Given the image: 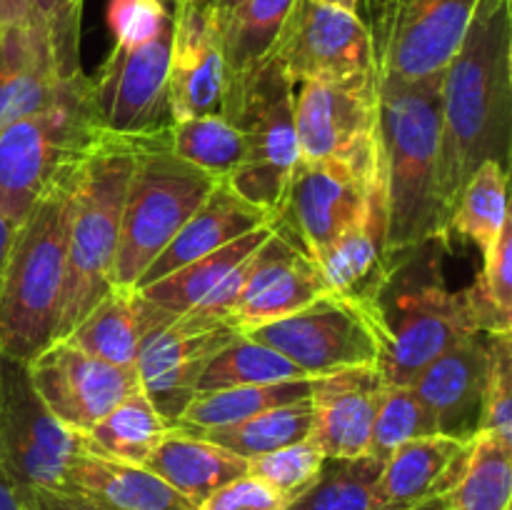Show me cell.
Masks as SVG:
<instances>
[{"label":"cell","instance_id":"cell-41","mask_svg":"<svg viewBox=\"0 0 512 510\" xmlns=\"http://www.w3.org/2000/svg\"><path fill=\"white\" fill-rule=\"evenodd\" d=\"M485 390L478 430L512 440V333L485 335Z\"/></svg>","mask_w":512,"mask_h":510},{"label":"cell","instance_id":"cell-26","mask_svg":"<svg viewBox=\"0 0 512 510\" xmlns=\"http://www.w3.org/2000/svg\"><path fill=\"white\" fill-rule=\"evenodd\" d=\"M173 320L148 303L133 285H110L65 340L105 363L135 365L143 340Z\"/></svg>","mask_w":512,"mask_h":510},{"label":"cell","instance_id":"cell-22","mask_svg":"<svg viewBox=\"0 0 512 510\" xmlns=\"http://www.w3.org/2000/svg\"><path fill=\"white\" fill-rule=\"evenodd\" d=\"M330 293L355 300L370 310L375 293L390 268L388 253V193H385L383 150L380 170L363 215L315 258Z\"/></svg>","mask_w":512,"mask_h":510},{"label":"cell","instance_id":"cell-45","mask_svg":"<svg viewBox=\"0 0 512 510\" xmlns=\"http://www.w3.org/2000/svg\"><path fill=\"white\" fill-rule=\"evenodd\" d=\"M28 500L30 510H115L88 495L73 493V490L33 488L28 490Z\"/></svg>","mask_w":512,"mask_h":510},{"label":"cell","instance_id":"cell-24","mask_svg":"<svg viewBox=\"0 0 512 510\" xmlns=\"http://www.w3.org/2000/svg\"><path fill=\"white\" fill-rule=\"evenodd\" d=\"M470 440L425 435L395 448L380 468L375 510H413L445 498L463 475Z\"/></svg>","mask_w":512,"mask_h":510},{"label":"cell","instance_id":"cell-39","mask_svg":"<svg viewBox=\"0 0 512 510\" xmlns=\"http://www.w3.org/2000/svg\"><path fill=\"white\" fill-rule=\"evenodd\" d=\"M438 435V423L423 400L415 395L413 385H390L380 400L373 423L368 455L385 460L395 448L415 438Z\"/></svg>","mask_w":512,"mask_h":510},{"label":"cell","instance_id":"cell-9","mask_svg":"<svg viewBox=\"0 0 512 510\" xmlns=\"http://www.w3.org/2000/svg\"><path fill=\"white\" fill-rule=\"evenodd\" d=\"M378 170L380 148L368 165L300 158L290 170L270 225L315 260L363 215Z\"/></svg>","mask_w":512,"mask_h":510},{"label":"cell","instance_id":"cell-16","mask_svg":"<svg viewBox=\"0 0 512 510\" xmlns=\"http://www.w3.org/2000/svg\"><path fill=\"white\" fill-rule=\"evenodd\" d=\"M25 368L45 408L75 433H88L140 388L135 365L105 363L65 338L53 340Z\"/></svg>","mask_w":512,"mask_h":510},{"label":"cell","instance_id":"cell-43","mask_svg":"<svg viewBox=\"0 0 512 510\" xmlns=\"http://www.w3.org/2000/svg\"><path fill=\"white\" fill-rule=\"evenodd\" d=\"M480 288L485 290L490 300L512 315V220H505L498 238L490 245L488 253H483V270L475 278Z\"/></svg>","mask_w":512,"mask_h":510},{"label":"cell","instance_id":"cell-36","mask_svg":"<svg viewBox=\"0 0 512 510\" xmlns=\"http://www.w3.org/2000/svg\"><path fill=\"white\" fill-rule=\"evenodd\" d=\"M380 468L383 460L373 455L325 458L318 478L285 510H375Z\"/></svg>","mask_w":512,"mask_h":510},{"label":"cell","instance_id":"cell-14","mask_svg":"<svg viewBox=\"0 0 512 510\" xmlns=\"http://www.w3.org/2000/svg\"><path fill=\"white\" fill-rule=\"evenodd\" d=\"M378 73L295 85V135L303 160L368 165L380 148Z\"/></svg>","mask_w":512,"mask_h":510},{"label":"cell","instance_id":"cell-50","mask_svg":"<svg viewBox=\"0 0 512 510\" xmlns=\"http://www.w3.org/2000/svg\"><path fill=\"white\" fill-rule=\"evenodd\" d=\"M320 3L338 5V8H345V10H353V13H358V0H320Z\"/></svg>","mask_w":512,"mask_h":510},{"label":"cell","instance_id":"cell-8","mask_svg":"<svg viewBox=\"0 0 512 510\" xmlns=\"http://www.w3.org/2000/svg\"><path fill=\"white\" fill-rule=\"evenodd\" d=\"M220 115L243 138V163L228 183L273 218L290 170L300 160L295 85L268 55L250 68L228 73Z\"/></svg>","mask_w":512,"mask_h":510},{"label":"cell","instance_id":"cell-3","mask_svg":"<svg viewBox=\"0 0 512 510\" xmlns=\"http://www.w3.org/2000/svg\"><path fill=\"white\" fill-rule=\"evenodd\" d=\"M378 130L388 193V253L445 240L435 193L443 125V73L425 80H378Z\"/></svg>","mask_w":512,"mask_h":510},{"label":"cell","instance_id":"cell-47","mask_svg":"<svg viewBox=\"0 0 512 510\" xmlns=\"http://www.w3.org/2000/svg\"><path fill=\"white\" fill-rule=\"evenodd\" d=\"M33 13L35 0H0V30L28 23Z\"/></svg>","mask_w":512,"mask_h":510},{"label":"cell","instance_id":"cell-48","mask_svg":"<svg viewBox=\"0 0 512 510\" xmlns=\"http://www.w3.org/2000/svg\"><path fill=\"white\" fill-rule=\"evenodd\" d=\"M13 235H15V228L3 218V215H0V283H3L5 263H8V253H10V245H13Z\"/></svg>","mask_w":512,"mask_h":510},{"label":"cell","instance_id":"cell-12","mask_svg":"<svg viewBox=\"0 0 512 510\" xmlns=\"http://www.w3.org/2000/svg\"><path fill=\"white\" fill-rule=\"evenodd\" d=\"M80 433L65 428L40 400L28 368L0 355V465L25 490H60Z\"/></svg>","mask_w":512,"mask_h":510},{"label":"cell","instance_id":"cell-29","mask_svg":"<svg viewBox=\"0 0 512 510\" xmlns=\"http://www.w3.org/2000/svg\"><path fill=\"white\" fill-rule=\"evenodd\" d=\"M270 235H273V225L270 223L258 230H250L243 238L233 240V243L223 245V248L173 270V273L155 280V283L143 285V288H138V293L148 303H153L155 308L168 313L170 318H178V315L188 313L193 305H198L225 275L233 273L245 258H250Z\"/></svg>","mask_w":512,"mask_h":510},{"label":"cell","instance_id":"cell-25","mask_svg":"<svg viewBox=\"0 0 512 510\" xmlns=\"http://www.w3.org/2000/svg\"><path fill=\"white\" fill-rule=\"evenodd\" d=\"M270 223L268 210L258 208L255 203L245 200L228 180H220L208 198L198 205L193 215L183 223V228L173 235L168 245L160 250L158 258L145 268L135 288L155 283L173 270L243 238L250 230H258Z\"/></svg>","mask_w":512,"mask_h":510},{"label":"cell","instance_id":"cell-42","mask_svg":"<svg viewBox=\"0 0 512 510\" xmlns=\"http://www.w3.org/2000/svg\"><path fill=\"white\" fill-rule=\"evenodd\" d=\"M35 13L48 23L60 60L80 70V15L83 0H35Z\"/></svg>","mask_w":512,"mask_h":510},{"label":"cell","instance_id":"cell-2","mask_svg":"<svg viewBox=\"0 0 512 510\" xmlns=\"http://www.w3.org/2000/svg\"><path fill=\"white\" fill-rule=\"evenodd\" d=\"M448 250V240L430 238L393 253L370 303L380 335L378 368L390 385H413L420 370L443 350L478 333L465 290L453 293L445 280L443 255Z\"/></svg>","mask_w":512,"mask_h":510},{"label":"cell","instance_id":"cell-18","mask_svg":"<svg viewBox=\"0 0 512 510\" xmlns=\"http://www.w3.org/2000/svg\"><path fill=\"white\" fill-rule=\"evenodd\" d=\"M385 388L388 380L378 365H360L310 378V443L318 445L325 458L368 455Z\"/></svg>","mask_w":512,"mask_h":510},{"label":"cell","instance_id":"cell-37","mask_svg":"<svg viewBox=\"0 0 512 510\" xmlns=\"http://www.w3.org/2000/svg\"><path fill=\"white\" fill-rule=\"evenodd\" d=\"M170 150L218 180H228L243 163V138L220 113L175 120L170 125Z\"/></svg>","mask_w":512,"mask_h":510},{"label":"cell","instance_id":"cell-1","mask_svg":"<svg viewBox=\"0 0 512 510\" xmlns=\"http://www.w3.org/2000/svg\"><path fill=\"white\" fill-rule=\"evenodd\" d=\"M512 3L478 0L458 53L443 70L438 193L443 223L470 175L493 160L510 173Z\"/></svg>","mask_w":512,"mask_h":510},{"label":"cell","instance_id":"cell-21","mask_svg":"<svg viewBox=\"0 0 512 510\" xmlns=\"http://www.w3.org/2000/svg\"><path fill=\"white\" fill-rule=\"evenodd\" d=\"M323 293H330V288L318 263L273 230L255 253L243 298L230 315V325L245 333L255 325L295 313Z\"/></svg>","mask_w":512,"mask_h":510},{"label":"cell","instance_id":"cell-15","mask_svg":"<svg viewBox=\"0 0 512 510\" xmlns=\"http://www.w3.org/2000/svg\"><path fill=\"white\" fill-rule=\"evenodd\" d=\"M173 18L138 45H113L93 75L105 130L125 135L158 133L173 125L168 108V68Z\"/></svg>","mask_w":512,"mask_h":510},{"label":"cell","instance_id":"cell-32","mask_svg":"<svg viewBox=\"0 0 512 510\" xmlns=\"http://www.w3.org/2000/svg\"><path fill=\"white\" fill-rule=\"evenodd\" d=\"M512 440L490 430L470 438L468 463L455 488L445 495L448 510H510Z\"/></svg>","mask_w":512,"mask_h":510},{"label":"cell","instance_id":"cell-28","mask_svg":"<svg viewBox=\"0 0 512 510\" xmlns=\"http://www.w3.org/2000/svg\"><path fill=\"white\" fill-rule=\"evenodd\" d=\"M145 468L153 470L190 503L200 505L210 493L248 473V458L188 430L170 428L145 460Z\"/></svg>","mask_w":512,"mask_h":510},{"label":"cell","instance_id":"cell-46","mask_svg":"<svg viewBox=\"0 0 512 510\" xmlns=\"http://www.w3.org/2000/svg\"><path fill=\"white\" fill-rule=\"evenodd\" d=\"M0 510H30L28 490L20 488L0 465Z\"/></svg>","mask_w":512,"mask_h":510},{"label":"cell","instance_id":"cell-20","mask_svg":"<svg viewBox=\"0 0 512 510\" xmlns=\"http://www.w3.org/2000/svg\"><path fill=\"white\" fill-rule=\"evenodd\" d=\"M83 68L60 60L48 23L33 13L23 25L0 30V128L53 105Z\"/></svg>","mask_w":512,"mask_h":510},{"label":"cell","instance_id":"cell-33","mask_svg":"<svg viewBox=\"0 0 512 510\" xmlns=\"http://www.w3.org/2000/svg\"><path fill=\"white\" fill-rule=\"evenodd\" d=\"M310 398V378L285 380L270 385H238V388L210 390L198 393L183 410L173 428L200 430L233 425L245 418L263 413V410L280 408V405L298 403Z\"/></svg>","mask_w":512,"mask_h":510},{"label":"cell","instance_id":"cell-5","mask_svg":"<svg viewBox=\"0 0 512 510\" xmlns=\"http://www.w3.org/2000/svg\"><path fill=\"white\" fill-rule=\"evenodd\" d=\"M140 135L105 130L75 178L68 225L63 305L58 333L65 338L78 320L110 290V270L120 240L125 190L135 165Z\"/></svg>","mask_w":512,"mask_h":510},{"label":"cell","instance_id":"cell-23","mask_svg":"<svg viewBox=\"0 0 512 510\" xmlns=\"http://www.w3.org/2000/svg\"><path fill=\"white\" fill-rule=\"evenodd\" d=\"M485 335H465L420 370L413 390L433 413L440 435L470 440L478 433L485 390Z\"/></svg>","mask_w":512,"mask_h":510},{"label":"cell","instance_id":"cell-17","mask_svg":"<svg viewBox=\"0 0 512 510\" xmlns=\"http://www.w3.org/2000/svg\"><path fill=\"white\" fill-rule=\"evenodd\" d=\"M228 65L223 20L205 0H173V45L168 68L170 120L220 113Z\"/></svg>","mask_w":512,"mask_h":510},{"label":"cell","instance_id":"cell-27","mask_svg":"<svg viewBox=\"0 0 512 510\" xmlns=\"http://www.w3.org/2000/svg\"><path fill=\"white\" fill-rule=\"evenodd\" d=\"M60 490L88 495L115 510H198L145 465L98 458L85 450L70 460Z\"/></svg>","mask_w":512,"mask_h":510},{"label":"cell","instance_id":"cell-6","mask_svg":"<svg viewBox=\"0 0 512 510\" xmlns=\"http://www.w3.org/2000/svg\"><path fill=\"white\" fill-rule=\"evenodd\" d=\"M103 135L93 78L85 73L53 105L0 128V215L18 228Z\"/></svg>","mask_w":512,"mask_h":510},{"label":"cell","instance_id":"cell-10","mask_svg":"<svg viewBox=\"0 0 512 510\" xmlns=\"http://www.w3.org/2000/svg\"><path fill=\"white\" fill-rule=\"evenodd\" d=\"M245 335L278 350L308 378L380 363L373 313L338 293H323L295 313L245 330Z\"/></svg>","mask_w":512,"mask_h":510},{"label":"cell","instance_id":"cell-13","mask_svg":"<svg viewBox=\"0 0 512 510\" xmlns=\"http://www.w3.org/2000/svg\"><path fill=\"white\" fill-rule=\"evenodd\" d=\"M270 55L293 85L378 73L368 23L320 0H295Z\"/></svg>","mask_w":512,"mask_h":510},{"label":"cell","instance_id":"cell-44","mask_svg":"<svg viewBox=\"0 0 512 510\" xmlns=\"http://www.w3.org/2000/svg\"><path fill=\"white\" fill-rule=\"evenodd\" d=\"M288 500L253 475H240L210 493L198 510H285Z\"/></svg>","mask_w":512,"mask_h":510},{"label":"cell","instance_id":"cell-49","mask_svg":"<svg viewBox=\"0 0 512 510\" xmlns=\"http://www.w3.org/2000/svg\"><path fill=\"white\" fill-rule=\"evenodd\" d=\"M205 3H208V5H210V8H213V10H215V13H218V15H220V20H223V18H225V15H228V13H230V10H233V8H235V5H238V3H240V0H205Z\"/></svg>","mask_w":512,"mask_h":510},{"label":"cell","instance_id":"cell-35","mask_svg":"<svg viewBox=\"0 0 512 510\" xmlns=\"http://www.w3.org/2000/svg\"><path fill=\"white\" fill-rule=\"evenodd\" d=\"M303 378H308V375H303V370L295 368L278 350L258 343L250 335L238 333L205 365L195 395L210 393V390L238 388V385H270Z\"/></svg>","mask_w":512,"mask_h":510},{"label":"cell","instance_id":"cell-11","mask_svg":"<svg viewBox=\"0 0 512 510\" xmlns=\"http://www.w3.org/2000/svg\"><path fill=\"white\" fill-rule=\"evenodd\" d=\"M478 0H370L378 80L440 75L465 38Z\"/></svg>","mask_w":512,"mask_h":510},{"label":"cell","instance_id":"cell-51","mask_svg":"<svg viewBox=\"0 0 512 510\" xmlns=\"http://www.w3.org/2000/svg\"><path fill=\"white\" fill-rule=\"evenodd\" d=\"M413 510H448V503H445V498H435V500H430V503L418 505V508H413Z\"/></svg>","mask_w":512,"mask_h":510},{"label":"cell","instance_id":"cell-19","mask_svg":"<svg viewBox=\"0 0 512 510\" xmlns=\"http://www.w3.org/2000/svg\"><path fill=\"white\" fill-rule=\"evenodd\" d=\"M238 333L240 330L230 325L193 333L173 320L143 340L135 360L140 390L155 405L168 428L178 423L183 410L195 398L198 380L210 358Z\"/></svg>","mask_w":512,"mask_h":510},{"label":"cell","instance_id":"cell-40","mask_svg":"<svg viewBox=\"0 0 512 510\" xmlns=\"http://www.w3.org/2000/svg\"><path fill=\"white\" fill-rule=\"evenodd\" d=\"M325 455L320 453L318 445L310 440L285 445V448L273 450V453L258 455L248 460V475L263 480L265 485L283 495L285 500H295L300 493L310 488L323 468Z\"/></svg>","mask_w":512,"mask_h":510},{"label":"cell","instance_id":"cell-34","mask_svg":"<svg viewBox=\"0 0 512 510\" xmlns=\"http://www.w3.org/2000/svg\"><path fill=\"white\" fill-rule=\"evenodd\" d=\"M310 430H313V405H310V398H305L298 403L263 410V413L240 420V423L188 430V433L200 435V438L250 460L285 448V445L308 440Z\"/></svg>","mask_w":512,"mask_h":510},{"label":"cell","instance_id":"cell-31","mask_svg":"<svg viewBox=\"0 0 512 510\" xmlns=\"http://www.w3.org/2000/svg\"><path fill=\"white\" fill-rule=\"evenodd\" d=\"M508 170L488 160L480 165L450 208L445 223V240L478 245L480 253H488L490 245L498 238L500 228L510 218L508 210Z\"/></svg>","mask_w":512,"mask_h":510},{"label":"cell","instance_id":"cell-30","mask_svg":"<svg viewBox=\"0 0 512 510\" xmlns=\"http://www.w3.org/2000/svg\"><path fill=\"white\" fill-rule=\"evenodd\" d=\"M168 430V423L138 388L123 403L115 405L103 420H98L88 433H80V445L85 453L98 458L145 465Z\"/></svg>","mask_w":512,"mask_h":510},{"label":"cell","instance_id":"cell-4","mask_svg":"<svg viewBox=\"0 0 512 510\" xmlns=\"http://www.w3.org/2000/svg\"><path fill=\"white\" fill-rule=\"evenodd\" d=\"M78 170L60 180L15 228L0 283V355L15 363L28 365L58 333Z\"/></svg>","mask_w":512,"mask_h":510},{"label":"cell","instance_id":"cell-7","mask_svg":"<svg viewBox=\"0 0 512 510\" xmlns=\"http://www.w3.org/2000/svg\"><path fill=\"white\" fill-rule=\"evenodd\" d=\"M220 180L170 150V128L140 135L110 283L133 285Z\"/></svg>","mask_w":512,"mask_h":510},{"label":"cell","instance_id":"cell-38","mask_svg":"<svg viewBox=\"0 0 512 510\" xmlns=\"http://www.w3.org/2000/svg\"><path fill=\"white\" fill-rule=\"evenodd\" d=\"M295 0H240L223 18V50L228 73L268 58Z\"/></svg>","mask_w":512,"mask_h":510}]
</instances>
